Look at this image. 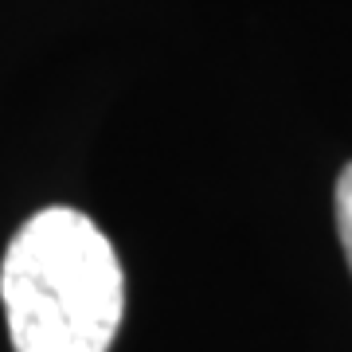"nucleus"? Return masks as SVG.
Returning <instances> with one entry per match:
<instances>
[{"label": "nucleus", "mask_w": 352, "mask_h": 352, "mask_svg": "<svg viewBox=\"0 0 352 352\" xmlns=\"http://www.w3.org/2000/svg\"><path fill=\"white\" fill-rule=\"evenodd\" d=\"M337 235H340V247H344V258H349V270H352V164H344L337 176Z\"/></svg>", "instance_id": "obj_2"}, {"label": "nucleus", "mask_w": 352, "mask_h": 352, "mask_svg": "<svg viewBox=\"0 0 352 352\" xmlns=\"http://www.w3.org/2000/svg\"><path fill=\"white\" fill-rule=\"evenodd\" d=\"M0 298L16 352H106L126 314V278L90 215L43 208L8 243Z\"/></svg>", "instance_id": "obj_1"}]
</instances>
